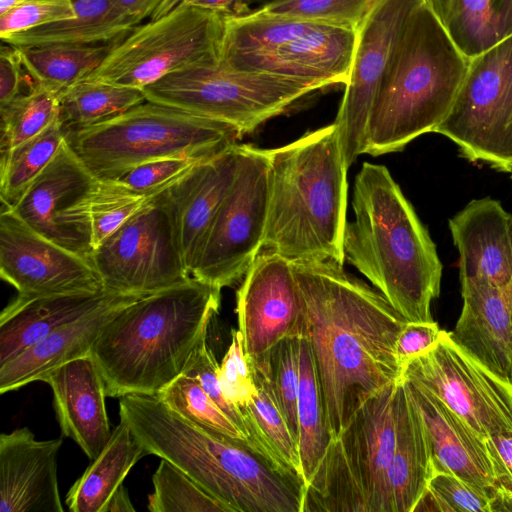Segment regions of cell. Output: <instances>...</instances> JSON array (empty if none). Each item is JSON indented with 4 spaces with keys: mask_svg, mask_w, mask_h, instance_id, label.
I'll list each match as a JSON object with an SVG mask.
<instances>
[{
    "mask_svg": "<svg viewBox=\"0 0 512 512\" xmlns=\"http://www.w3.org/2000/svg\"><path fill=\"white\" fill-rule=\"evenodd\" d=\"M301 331L312 351L332 439L372 395L401 377L396 342L407 321L334 260L290 261Z\"/></svg>",
    "mask_w": 512,
    "mask_h": 512,
    "instance_id": "cell-1",
    "label": "cell"
},
{
    "mask_svg": "<svg viewBox=\"0 0 512 512\" xmlns=\"http://www.w3.org/2000/svg\"><path fill=\"white\" fill-rule=\"evenodd\" d=\"M344 258L407 322H432L442 263L427 229L388 168L364 162L354 181Z\"/></svg>",
    "mask_w": 512,
    "mask_h": 512,
    "instance_id": "cell-2",
    "label": "cell"
},
{
    "mask_svg": "<svg viewBox=\"0 0 512 512\" xmlns=\"http://www.w3.org/2000/svg\"><path fill=\"white\" fill-rule=\"evenodd\" d=\"M220 300V289L191 276L124 308L90 352L106 395H157L183 374Z\"/></svg>",
    "mask_w": 512,
    "mask_h": 512,
    "instance_id": "cell-3",
    "label": "cell"
},
{
    "mask_svg": "<svg viewBox=\"0 0 512 512\" xmlns=\"http://www.w3.org/2000/svg\"><path fill=\"white\" fill-rule=\"evenodd\" d=\"M270 153L269 205L261 250L289 261L344 263L347 171L337 126L304 134Z\"/></svg>",
    "mask_w": 512,
    "mask_h": 512,
    "instance_id": "cell-4",
    "label": "cell"
},
{
    "mask_svg": "<svg viewBox=\"0 0 512 512\" xmlns=\"http://www.w3.org/2000/svg\"><path fill=\"white\" fill-rule=\"evenodd\" d=\"M469 59L423 1L411 14L374 98L364 153L398 152L450 112Z\"/></svg>",
    "mask_w": 512,
    "mask_h": 512,
    "instance_id": "cell-5",
    "label": "cell"
},
{
    "mask_svg": "<svg viewBox=\"0 0 512 512\" xmlns=\"http://www.w3.org/2000/svg\"><path fill=\"white\" fill-rule=\"evenodd\" d=\"M119 414L148 455L179 468L232 512L256 511L276 486L275 466L249 442L195 426L156 395L120 397Z\"/></svg>",
    "mask_w": 512,
    "mask_h": 512,
    "instance_id": "cell-6",
    "label": "cell"
},
{
    "mask_svg": "<svg viewBox=\"0 0 512 512\" xmlns=\"http://www.w3.org/2000/svg\"><path fill=\"white\" fill-rule=\"evenodd\" d=\"M236 127L146 100L109 120L66 133L78 158L99 179L161 157L209 159L238 144Z\"/></svg>",
    "mask_w": 512,
    "mask_h": 512,
    "instance_id": "cell-7",
    "label": "cell"
},
{
    "mask_svg": "<svg viewBox=\"0 0 512 512\" xmlns=\"http://www.w3.org/2000/svg\"><path fill=\"white\" fill-rule=\"evenodd\" d=\"M399 384L372 395L332 439L305 488L302 512H387Z\"/></svg>",
    "mask_w": 512,
    "mask_h": 512,
    "instance_id": "cell-8",
    "label": "cell"
},
{
    "mask_svg": "<svg viewBox=\"0 0 512 512\" xmlns=\"http://www.w3.org/2000/svg\"><path fill=\"white\" fill-rule=\"evenodd\" d=\"M321 88L310 80L218 63L171 73L143 91L149 101L230 124L245 135Z\"/></svg>",
    "mask_w": 512,
    "mask_h": 512,
    "instance_id": "cell-9",
    "label": "cell"
},
{
    "mask_svg": "<svg viewBox=\"0 0 512 512\" xmlns=\"http://www.w3.org/2000/svg\"><path fill=\"white\" fill-rule=\"evenodd\" d=\"M225 27L226 15L182 2L119 38L83 80L143 90L171 73L218 64Z\"/></svg>",
    "mask_w": 512,
    "mask_h": 512,
    "instance_id": "cell-10",
    "label": "cell"
},
{
    "mask_svg": "<svg viewBox=\"0 0 512 512\" xmlns=\"http://www.w3.org/2000/svg\"><path fill=\"white\" fill-rule=\"evenodd\" d=\"M434 133L471 162L512 174V34L470 59L455 102Z\"/></svg>",
    "mask_w": 512,
    "mask_h": 512,
    "instance_id": "cell-11",
    "label": "cell"
},
{
    "mask_svg": "<svg viewBox=\"0 0 512 512\" xmlns=\"http://www.w3.org/2000/svg\"><path fill=\"white\" fill-rule=\"evenodd\" d=\"M269 178V149L243 144L236 178L214 218L192 277L221 290L245 276L262 249Z\"/></svg>",
    "mask_w": 512,
    "mask_h": 512,
    "instance_id": "cell-12",
    "label": "cell"
},
{
    "mask_svg": "<svg viewBox=\"0 0 512 512\" xmlns=\"http://www.w3.org/2000/svg\"><path fill=\"white\" fill-rule=\"evenodd\" d=\"M158 193L93 250L90 261L105 290L146 296L191 277Z\"/></svg>",
    "mask_w": 512,
    "mask_h": 512,
    "instance_id": "cell-13",
    "label": "cell"
},
{
    "mask_svg": "<svg viewBox=\"0 0 512 512\" xmlns=\"http://www.w3.org/2000/svg\"><path fill=\"white\" fill-rule=\"evenodd\" d=\"M401 378L437 397L485 439L512 430V383L467 354L447 331L402 366Z\"/></svg>",
    "mask_w": 512,
    "mask_h": 512,
    "instance_id": "cell-14",
    "label": "cell"
},
{
    "mask_svg": "<svg viewBox=\"0 0 512 512\" xmlns=\"http://www.w3.org/2000/svg\"><path fill=\"white\" fill-rule=\"evenodd\" d=\"M424 0H375L356 30L353 59L335 118L349 168L364 154L371 106L412 12Z\"/></svg>",
    "mask_w": 512,
    "mask_h": 512,
    "instance_id": "cell-15",
    "label": "cell"
},
{
    "mask_svg": "<svg viewBox=\"0 0 512 512\" xmlns=\"http://www.w3.org/2000/svg\"><path fill=\"white\" fill-rule=\"evenodd\" d=\"M96 180L65 140L50 164L9 209L37 233L90 260L89 200Z\"/></svg>",
    "mask_w": 512,
    "mask_h": 512,
    "instance_id": "cell-16",
    "label": "cell"
},
{
    "mask_svg": "<svg viewBox=\"0 0 512 512\" xmlns=\"http://www.w3.org/2000/svg\"><path fill=\"white\" fill-rule=\"evenodd\" d=\"M238 330L251 368L267 369L274 346L299 336L301 310L291 262L261 250L237 291Z\"/></svg>",
    "mask_w": 512,
    "mask_h": 512,
    "instance_id": "cell-17",
    "label": "cell"
},
{
    "mask_svg": "<svg viewBox=\"0 0 512 512\" xmlns=\"http://www.w3.org/2000/svg\"><path fill=\"white\" fill-rule=\"evenodd\" d=\"M0 276L21 296L105 290L89 259L45 238L4 206L0 215Z\"/></svg>",
    "mask_w": 512,
    "mask_h": 512,
    "instance_id": "cell-18",
    "label": "cell"
},
{
    "mask_svg": "<svg viewBox=\"0 0 512 512\" xmlns=\"http://www.w3.org/2000/svg\"><path fill=\"white\" fill-rule=\"evenodd\" d=\"M356 30L316 23L294 38L263 50L222 57L225 67L310 80L325 87L346 85Z\"/></svg>",
    "mask_w": 512,
    "mask_h": 512,
    "instance_id": "cell-19",
    "label": "cell"
},
{
    "mask_svg": "<svg viewBox=\"0 0 512 512\" xmlns=\"http://www.w3.org/2000/svg\"><path fill=\"white\" fill-rule=\"evenodd\" d=\"M243 144L201 161L158 194L171 215L191 274L207 234L236 178Z\"/></svg>",
    "mask_w": 512,
    "mask_h": 512,
    "instance_id": "cell-20",
    "label": "cell"
},
{
    "mask_svg": "<svg viewBox=\"0 0 512 512\" xmlns=\"http://www.w3.org/2000/svg\"><path fill=\"white\" fill-rule=\"evenodd\" d=\"M403 381L422 417L434 473L453 474L491 499L500 484L486 439L430 392Z\"/></svg>",
    "mask_w": 512,
    "mask_h": 512,
    "instance_id": "cell-21",
    "label": "cell"
},
{
    "mask_svg": "<svg viewBox=\"0 0 512 512\" xmlns=\"http://www.w3.org/2000/svg\"><path fill=\"white\" fill-rule=\"evenodd\" d=\"M62 436L37 440L27 428L0 435V512H63L57 477Z\"/></svg>",
    "mask_w": 512,
    "mask_h": 512,
    "instance_id": "cell-22",
    "label": "cell"
},
{
    "mask_svg": "<svg viewBox=\"0 0 512 512\" xmlns=\"http://www.w3.org/2000/svg\"><path fill=\"white\" fill-rule=\"evenodd\" d=\"M463 305L451 339L500 378L512 383V281L497 286L461 282Z\"/></svg>",
    "mask_w": 512,
    "mask_h": 512,
    "instance_id": "cell-23",
    "label": "cell"
},
{
    "mask_svg": "<svg viewBox=\"0 0 512 512\" xmlns=\"http://www.w3.org/2000/svg\"><path fill=\"white\" fill-rule=\"evenodd\" d=\"M448 225L459 252L460 282L512 281V215L498 200L474 199Z\"/></svg>",
    "mask_w": 512,
    "mask_h": 512,
    "instance_id": "cell-24",
    "label": "cell"
},
{
    "mask_svg": "<svg viewBox=\"0 0 512 512\" xmlns=\"http://www.w3.org/2000/svg\"><path fill=\"white\" fill-rule=\"evenodd\" d=\"M42 381L52 389L62 434L74 440L89 459H95L112 431L104 381L91 354L61 365Z\"/></svg>",
    "mask_w": 512,
    "mask_h": 512,
    "instance_id": "cell-25",
    "label": "cell"
},
{
    "mask_svg": "<svg viewBox=\"0 0 512 512\" xmlns=\"http://www.w3.org/2000/svg\"><path fill=\"white\" fill-rule=\"evenodd\" d=\"M142 297L144 296L116 294L101 306L60 326L0 366V393L17 390L34 381H42L61 365L89 355L106 325L124 308Z\"/></svg>",
    "mask_w": 512,
    "mask_h": 512,
    "instance_id": "cell-26",
    "label": "cell"
},
{
    "mask_svg": "<svg viewBox=\"0 0 512 512\" xmlns=\"http://www.w3.org/2000/svg\"><path fill=\"white\" fill-rule=\"evenodd\" d=\"M116 294L120 293L102 290L41 296L17 295L0 315V366Z\"/></svg>",
    "mask_w": 512,
    "mask_h": 512,
    "instance_id": "cell-27",
    "label": "cell"
},
{
    "mask_svg": "<svg viewBox=\"0 0 512 512\" xmlns=\"http://www.w3.org/2000/svg\"><path fill=\"white\" fill-rule=\"evenodd\" d=\"M433 474L422 417L400 377L396 443L387 477V512H413Z\"/></svg>",
    "mask_w": 512,
    "mask_h": 512,
    "instance_id": "cell-28",
    "label": "cell"
},
{
    "mask_svg": "<svg viewBox=\"0 0 512 512\" xmlns=\"http://www.w3.org/2000/svg\"><path fill=\"white\" fill-rule=\"evenodd\" d=\"M146 455L127 424L120 420L103 450L69 489L65 500L68 509L106 512L131 468Z\"/></svg>",
    "mask_w": 512,
    "mask_h": 512,
    "instance_id": "cell-29",
    "label": "cell"
},
{
    "mask_svg": "<svg viewBox=\"0 0 512 512\" xmlns=\"http://www.w3.org/2000/svg\"><path fill=\"white\" fill-rule=\"evenodd\" d=\"M75 17L33 28L2 39L16 47L49 44H99L128 34L138 23L113 0H73Z\"/></svg>",
    "mask_w": 512,
    "mask_h": 512,
    "instance_id": "cell-30",
    "label": "cell"
},
{
    "mask_svg": "<svg viewBox=\"0 0 512 512\" xmlns=\"http://www.w3.org/2000/svg\"><path fill=\"white\" fill-rule=\"evenodd\" d=\"M470 60L512 34V0H424Z\"/></svg>",
    "mask_w": 512,
    "mask_h": 512,
    "instance_id": "cell-31",
    "label": "cell"
},
{
    "mask_svg": "<svg viewBox=\"0 0 512 512\" xmlns=\"http://www.w3.org/2000/svg\"><path fill=\"white\" fill-rule=\"evenodd\" d=\"M118 39L99 44H49L17 48L32 80L60 96L93 72Z\"/></svg>",
    "mask_w": 512,
    "mask_h": 512,
    "instance_id": "cell-32",
    "label": "cell"
},
{
    "mask_svg": "<svg viewBox=\"0 0 512 512\" xmlns=\"http://www.w3.org/2000/svg\"><path fill=\"white\" fill-rule=\"evenodd\" d=\"M252 372L257 392L242 411L249 442L278 467L303 480L298 443L273 398L269 381L265 374Z\"/></svg>",
    "mask_w": 512,
    "mask_h": 512,
    "instance_id": "cell-33",
    "label": "cell"
},
{
    "mask_svg": "<svg viewBox=\"0 0 512 512\" xmlns=\"http://www.w3.org/2000/svg\"><path fill=\"white\" fill-rule=\"evenodd\" d=\"M297 417L302 478L306 488L323 459L332 436L327 428L313 354L303 336H300L299 344Z\"/></svg>",
    "mask_w": 512,
    "mask_h": 512,
    "instance_id": "cell-34",
    "label": "cell"
},
{
    "mask_svg": "<svg viewBox=\"0 0 512 512\" xmlns=\"http://www.w3.org/2000/svg\"><path fill=\"white\" fill-rule=\"evenodd\" d=\"M65 134L109 120L146 101L142 89L100 81H80L59 97Z\"/></svg>",
    "mask_w": 512,
    "mask_h": 512,
    "instance_id": "cell-35",
    "label": "cell"
},
{
    "mask_svg": "<svg viewBox=\"0 0 512 512\" xmlns=\"http://www.w3.org/2000/svg\"><path fill=\"white\" fill-rule=\"evenodd\" d=\"M66 134L60 118L37 136L1 152L0 197L11 208L54 159Z\"/></svg>",
    "mask_w": 512,
    "mask_h": 512,
    "instance_id": "cell-36",
    "label": "cell"
},
{
    "mask_svg": "<svg viewBox=\"0 0 512 512\" xmlns=\"http://www.w3.org/2000/svg\"><path fill=\"white\" fill-rule=\"evenodd\" d=\"M59 95L34 82L27 92L0 106V151L30 140L60 118Z\"/></svg>",
    "mask_w": 512,
    "mask_h": 512,
    "instance_id": "cell-37",
    "label": "cell"
},
{
    "mask_svg": "<svg viewBox=\"0 0 512 512\" xmlns=\"http://www.w3.org/2000/svg\"><path fill=\"white\" fill-rule=\"evenodd\" d=\"M156 396L173 412L205 431L249 442L198 381L187 374H181Z\"/></svg>",
    "mask_w": 512,
    "mask_h": 512,
    "instance_id": "cell-38",
    "label": "cell"
},
{
    "mask_svg": "<svg viewBox=\"0 0 512 512\" xmlns=\"http://www.w3.org/2000/svg\"><path fill=\"white\" fill-rule=\"evenodd\" d=\"M151 512H232L200 484L165 459L152 477Z\"/></svg>",
    "mask_w": 512,
    "mask_h": 512,
    "instance_id": "cell-39",
    "label": "cell"
},
{
    "mask_svg": "<svg viewBox=\"0 0 512 512\" xmlns=\"http://www.w3.org/2000/svg\"><path fill=\"white\" fill-rule=\"evenodd\" d=\"M152 196L137 193L112 179L97 178L89 200L93 250L141 210Z\"/></svg>",
    "mask_w": 512,
    "mask_h": 512,
    "instance_id": "cell-40",
    "label": "cell"
},
{
    "mask_svg": "<svg viewBox=\"0 0 512 512\" xmlns=\"http://www.w3.org/2000/svg\"><path fill=\"white\" fill-rule=\"evenodd\" d=\"M299 344L300 335L282 339L271 350L267 369L259 371L266 375L273 398L297 443L299 442L297 417Z\"/></svg>",
    "mask_w": 512,
    "mask_h": 512,
    "instance_id": "cell-41",
    "label": "cell"
},
{
    "mask_svg": "<svg viewBox=\"0 0 512 512\" xmlns=\"http://www.w3.org/2000/svg\"><path fill=\"white\" fill-rule=\"evenodd\" d=\"M375 0H277L254 11L357 30Z\"/></svg>",
    "mask_w": 512,
    "mask_h": 512,
    "instance_id": "cell-42",
    "label": "cell"
},
{
    "mask_svg": "<svg viewBox=\"0 0 512 512\" xmlns=\"http://www.w3.org/2000/svg\"><path fill=\"white\" fill-rule=\"evenodd\" d=\"M491 512L490 497L457 476L436 472L413 512Z\"/></svg>",
    "mask_w": 512,
    "mask_h": 512,
    "instance_id": "cell-43",
    "label": "cell"
},
{
    "mask_svg": "<svg viewBox=\"0 0 512 512\" xmlns=\"http://www.w3.org/2000/svg\"><path fill=\"white\" fill-rule=\"evenodd\" d=\"M231 335L230 345L217 368V377L227 402L242 413L257 392V387L239 330L233 329Z\"/></svg>",
    "mask_w": 512,
    "mask_h": 512,
    "instance_id": "cell-44",
    "label": "cell"
},
{
    "mask_svg": "<svg viewBox=\"0 0 512 512\" xmlns=\"http://www.w3.org/2000/svg\"><path fill=\"white\" fill-rule=\"evenodd\" d=\"M201 161L204 160L177 156L156 158L126 170L112 180L137 193L155 195Z\"/></svg>",
    "mask_w": 512,
    "mask_h": 512,
    "instance_id": "cell-45",
    "label": "cell"
},
{
    "mask_svg": "<svg viewBox=\"0 0 512 512\" xmlns=\"http://www.w3.org/2000/svg\"><path fill=\"white\" fill-rule=\"evenodd\" d=\"M75 15L73 0H27L0 14V38L71 19Z\"/></svg>",
    "mask_w": 512,
    "mask_h": 512,
    "instance_id": "cell-46",
    "label": "cell"
},
{
    "mask_svg": "<svg viewBox=\"0 0 512 512\" xmlns=\"http://www.w3.org/2000/svg\"><path fill=\"white\" fill-rule=\"evenodd\" d=\"M218 366L219 363L208 346L206 337L202 340L193 354L183 374H187L195 378L208 396L234 422V424L248 439V433L242 413L235 406L227 402L222 393L217 377Z\"/></svg>",
    "mask_w": 512,
    "mask_h": 512,
    "instance_id": "cell-47",
    "label": "cell"
},
{
    "mask_svg": "<svg viewBox=\"0 0 512 512\" xmlns=\"http://www.w3.org/2000/svg\"><path fill=\"white\" fill-rule=\"evenodd\" d=\"M442 330L432 322H407L396 342V356L402 366L412 357L425 353L439 341Z\"/></svg>",
    "mask_w": 512,
    "mask_h": 512,
    "instance_id": "cell-48",
    "label": "cell"
},
{
    "mask_svg": "<svg viewBox=\"0 0 512 512\" xmlns=\"http://www.w3.org/2000/svg\"><path fill=\"white\" fill-rule=\"evenodd\" d=\"M25 67L16 46L3 45L0 50V106L22 93Z\"/></svg>",
    "mask_w": 512,
    "mask_h": 512,
    "instance_id": "cell-49",
    "label": "cell"
},
{
    "mask_svg": "<svg viewBox=\"0 0 512 512\" xmlns=\"http://www.w3.org/2000/svg\"><path fill=\"white\" fill-rule=\"evenodd\" d=\"M486 441L500 486L512 488V430L491 434Z\"/></svg>",
    "mask_w": 512,
    "mask_h": 512,
    "instance_id": "cell-50",
    "label": "cell"
},
{
    "mask_svg": "<svg viewBox=\"0 0 512 512\" xmlns=\"http://www.w3.org/2000/svg\"><path fill=\"white\" fill-rule=\"evenodd\" d=\"M183 2L227 16H241L251 13V9L245 0H184Z\"/></svg>",
    "mask_w": 512,
    "mask_h": 512,
    "instance_id": "cell-51",
    "label": "cell"
},
{
    "mask_svg": "<svg viewBox=\"0 0 512 512\" xmlns=\"http://www.w3.org/2000/svg\"><path fill=\"white\" fill-rule=\"evenodd\" d=\"M113 2L139 24L145 18L152 17L164 0H113Z\"/></svg>",
    "mask_w": 512,
    "mask_h": 512,
    "instance_id": "cell-52",
    "label": "cell"
},
{
    "mask_svg": "<svg viewBox=\"0 0 512 512\" xmlns=\"http://www.w3.org/2000/svg\"><path fill=\"white\" fill-rule=\"evenodd\" d=\"M490 510L512 511V488L499 486L490 499Z\"/></svg>",
    "mask_w": 512,
    "mask_h": 512,
    "instance_id": "cell-53",
    "label": "cell"
},
{
    "mask_svg": "<svg viewBox=\"0 0 512 512\" xmlns=\"http://www.w3.org/2000/svg\"><path fill=\"white\" fill-rule=\"evenodd\" d=\"M133 512L135 508L132 506L128 492L122 485L110 500L106 512Z\"/></svg>",
    "mask_w": 512,
    "mask_h": 512,
    "instance_id": "cell-54",
    "label": "cell"
},
{
    "mask_svg": "<svg viewBox=\"0 0 512 512\" xmlns=\"http://www.w3.org/2000/svg\"><path fill=\"white\" fill-rule=\"evenodd\" d=\"M184 0H164V2L159 6V8L152 15L151 19H157L171 10H173L176 6L181 4Z\"/></svg>",
    "mask_w": 512,
    "mask_h": 512,
    "instance_id": "cell-55",
    "label": "cell"
},
{
    "mask_svg": "<svg viewBox=\"0 0 512 512\" xmlns=\"http://www.w3.org/2000/svg\"><path fill=\"white\" fill-rule=\"evenodd\" d=\"M25 1L27 0H0V14L4 13L10 8L22 4Z\"/></svg>",
    "mask_w": 512,
    "mask_h": 512,
    "instance_id": "cell-56",
    "label": "cell"
},
{
    "mask_svg": "<svg viewBox=\"0 0 512 512\" xmlns=\"http://www.w3.org/2000/svg\"><path fill=\"white\" fill-rule=\"evenodd\" d=\"M275 1L277 0H245L251 12Z\"/></svg>",
    "mask_w": 512,
    "mask_h": 512,
    "instance_id": "cell-57",
    "label": "cell"
},
{
    "mask_svg": "<svg viewBox=\"0 0 512 512\" xmlns=\"http://www.w3.org/2000/svg\"><path fill=\"white\" fill-rule=\"evenodd\" d=\"M511 177H512V175H511Z\"/></svg>",
    "mask_w": 512,
    "mask_h": 512,
    "instance_id": "cell-58",
    "label": "cell"
},
{
    "mask_svg": "<svg viewBox=\"0 0 512 512\" xmlns=\"http://www.w3.org/2000/svg\"><path fill=\"white\" fill-rule=\"evenodd\" d=\"M512 175V174H511Z\"/></svg>",
    "mask_w": 512,
    "mask_h": 512,
    "instance_id": "cell-59",
    "label": "cell"
}]
</instances>
